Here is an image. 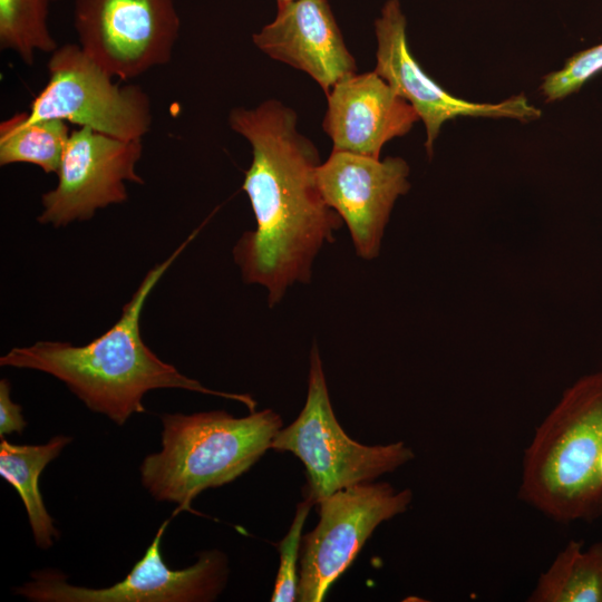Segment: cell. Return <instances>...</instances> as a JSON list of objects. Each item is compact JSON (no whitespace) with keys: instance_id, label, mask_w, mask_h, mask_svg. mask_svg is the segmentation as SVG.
<instances>
[{"instance_id":"20","label":"cell","mask_w":602,"mask_h":602,"mask_svg":"<svg viewBox=\"0 0 602 602\" xmlns=\"http://www.w3.org/2000/svg\"><path fill=\"white\" fill-rule=\"evenodd\" d=\"M602 71V42L579 51L565 65L543 78L541 93L547 103L577 91L588 80Z\"/></svg>"},{"instance_id":"5","label":"cell","mask_w":602,"mask_h":602,"mask_svg":"<svg viewBox=\"0 0 602 602\" xmlns=\"http://www.w3.org/2000/svg\"><path fill=\"white\" fill-rule=\"evenodd\" d=\"M271 449L290 452L302 462L307 497L315 504L334 492L392 473L415 457L402 441L368 446L344 433L331 406L317 344L310 352L305 404L295 420L276 434Z\"/></svg>"},{"instance_id":"18","label":"cell","mask_w":602,"mask_h":602,"mask_svg":"<svg viewBox=\"0 0 602 602\" xmlns=\"http://www.w3.org/2000/svg\"><path fill=\"white\" fill-rule=\"evenodd\" d=\"M51 0H0V47L32 66L36 51L52 52L57 42L48 26Z\"/></svg>"},{"instance_id":"1","label":"cell","mask_w":602,"mask_h":602,"mask_svg":"<svg viewBox=\"0 0 602 602\" xmlns=\"http://www.w3.org/2000/svg\"><path fill=\"white\" fill-rule=\"evenodd\" d=\"M229 124L249 140L252 163L242 188L249 196L255 230L233 249L247 284H260L272 308L295 282L308 283L314 258L334 240L342 219L323 200L314 144L297 130V114L278 100L255 108L236 107Z\"/></svg>"},{"instance_id":"3","label":"cell","mask_w":602,"mask_h":602,"mask_svg":"<svg viewBox=\"0 0 602 602\" xmlns=\"http://www.w3.org/2000/svg\"><path fill=\"white\" fill-rule=\"evenodd\" d=\"M602 371L562 395L524 454L520 496L554 521H593L602 514Z\"/></svg>"},{"instance_id":"8","label":"cell","mask_w":602,"mask_h":602,"mask_svg":"<svg viewBox=\"0 0 602 602\" xmlns=\"http://www.w3.org/2000/svg\"><path fill=\"white\" fill-rule=\"evenodd\" d=\"M74 27L90 59L129 80L172 59L181 19L175 0H75Z\"/></svg>"},{"instance_id":"9","label":"cell","mask_w":602,"mask_h":602,"mask_svg":"<svg viewBox=\"0 0 602 602\" xmlns=\"http://www.w3.org/2000/svg\"><path fill=\"white\" fill-rule=\"evenodd\" d=\"M158 528L143 557L128 575L109 588L90 589L67 583L58 571L43 570L14 592L35 602H210L225 588L226 555L219 551L198 553L197 561L183 570H172L161 554V540L168 525Z\"/></svg>"},{"instance_id":"17","label":"cell","mask_w":602,"mask_h":602,"mask_svg":"<svg viewBox=\"0 0 602 602\" xmlns=\"http://www.w3.org/2000/svg\"><path fill=\"white\" fill-rule=\"evenodd\" d=\"M70 133L61 119H29L17 113L0 124V165L28 163L57 173Z\"/></svg>"},{"instance_id":"21","label":"cell","mask_w":602,"mask_h":602,"mask_svg":"<svg viewBox=\"0 0 602 602\" xmlns=\"http://www.w3.org/2000/svg\"><path fill=\"white\" fill-rule=\"evenodd\" d=\"M27 423L20 405L10 398V383L7 379L0 381V436L11 433L21 434Z\"/></svg>"},{"instance_id":"13","label":"cell","mask_w":602,"mask_h":602,"mask_svg":"<svg viewBox=\"0 0 602 602\" xmlns=\"http://www.w3.org/2000/svg\"><path fill=\"white\" fill-rule=\"evenodd\" d=\"M252 39L269 57L311 76L326 95L357 69L328 0L278 3L275 19Z\"/></svg>"},{"instance_id":"10","label":"cell","mask_w":602,"mask_h":602,"mask_svg":"<svg viewBox=\"0 0 602 602\" xmlns=\"http://www.w3.org/2000/svg\"><path fill=\"white\" fill-rule=\"evenodd\" d=\"M142 139L124 140L80 127L70 133L55 188L41 196V224L55 227L90 220L97 210L127 200L125 182L144 184L135 167Z\"/></svg>"},{"instance_id":"7","label":"cell","mask_w":602,"mask_h":602,"mask_svg":"<svg viewBox=\"0 0 602 602\" xmlns=\"http://www.w3.org/2000/svg\"><path fill=\"white\" fill-rule=\"evenodd\" d=\"M410 489L360 483L320 499L319 522L302 537L298 601L320 602L373 531L408 509Z\"/></svg>"},{"instance_id":"4","label":"cell","mask_w":602,"mask_h":602,"mask_svg":"<svg viewBox=\"0 0 602 602\" xmlns=\"http://www.w3.org/2000/svg\"><path fill=\"white\" fill-rule=\"evenodd\" d=\"M162 449L140 465L143 486L156 501L191 511L194 498L207 488L231 483L247 472L282 428L272 409L234 417L224 410L162 416Z\"/></svg>"},{"instance_id":"23","label":"cell","mask_w":602,"mask_h":602,"mask_svg":"<svg viewBox=\"0 0 602 602\" xmlns=\"http://www.w3.org/2000/svg\"><path fill=\"white\" fill-rule=\"evenodd\" d=\"M278 3H283V2H288V1H291V0H276Z\"/></svg>"},{"instance_id":"15","label":"cell","mask_w":602,"mask_h":602,"mask_svg":"<svg viewBox=\"0 0 602 602\" xmlns=\"http://www.w3.org/2000/svg\"><path fill=\"white\" fill-rule=\"evenodd\" d=\"M71 440L70 436L58 435L43 445H16L1 437L0 475L20 495L36 545L43 550L59 537V531L43 504L39 476Z\"/></svg>"},{"instance_id":"16","label":"cell","mask_w":602,"mask_h":602,"mask_svg":"<svg viewBox=\"0 0 602 602\" xmlns=\"http://www.w3.org/2000/svg\"><path fill=\"white\" fill-rule=\"evenodd\" d=\"M532 602H602V543L571 541L542 573Z\"/></svg>"},{"instance_id":"11","label":"cell","mask_w":602,"mask_h":602,"mask_svg":"<svg viewBox=\"0 0 602 602\" xmlns=\"http://www.w3.org/2000/svg\"><path fill=\"white\" fill-rule=\"evenodd\" d=\"M407 21L399 0H387L375 21L377 64L375 71L406 99L426 128L429 157L444 123L459 116L511 118L521 123L538 119L542 110L524 95L501 103H473L446 91L426 74L408 46Z\"/></svg>"},{"instance_id":"14","label":"cell","mask_w":602,"mask_h":602,"mask_svg":"<svg viewBox=\"0 0 602 602\" xmlns=\"http://www.w3.org/2000/svg\"><path fill=\"white\" fill-rule=\"evenodd\" d=\"M327 99L322 127L334 151L379 158L387 142L406 135L419 119L375 70L339 80Z\"/></svg>"},{"instance_id":"2","label":"cell","mask_w":602,"mask_h":602,"mask_svg":"<svg viewBox=\"0 0 602 602\" xmlns=\"http://www.w3.org/2000/svg\"><path fill=\"white\" fill-rule=\"evenodd\" d=\"M196 231L140 281L119 319L105 333L84 346L38 341L14 347L0 358L2 367L39 370L62 381L91 411L124 425L135 412H144L143 397L159 388H179L232 399L250 412L256 401L249 395L216 391L181 373L161 360L144 342L140 315L154 287L173 264Z\"/></svg>"},{"instance_id":"6","label":"cell","mask_w":602,"mask_h":602,"mask_svg":"<svg viewBox=\"0 0 602 602\" xmlns=\"http://www.w3.org/2000/svg\"><path fill=\"white\" fill-rule=\"evenodd\" d=\"M48 82L35 97L29 119H61L124 139H142L152 125L148 95L137 85L119 86L79 45L51 52Z\"/></svg>"},{"instance_id":"19","label":"cell","mask_w":602,"mask_h":602,"mask_svg":"<svg viewBox=\"0 0 602 602\" xmlns=\"http://www.w3.org/2000/svg\"><path fill=\"white\" fill-rule=\"evenodd\" d=\"M315 503L305 498L297 505L295 514L285 536L279 542L280 563L271 595L272 602H293L298 599V560L305 520Z\"/></svg>"},{"instance_id":"22","label":"cell","mask_w":602,"mask_h":602,"mask_svg":"<svg viewBox=\"0 0 602 602\" xmlns=\"http://www.w3.org/2000/svg\"><path fill=\"white\" fill-rule=\"evenodd\" d=\"M599 468H600V475L602 477V454H601V457H600Z\"/></svg>"},{"instance_id":"12","label":"cell","mask_w":602,"mask_h":602,"mask_svg":"<svg viewBox=\"0 0 602 602\" xmlns=\"http://www.w3.org/2000/svg\"><path fill=\"white\" fill-rule=\"evenodd\" d=\"M408 176L401 157L380 161L334 149L318 167L320 193L347 224L360 258L378 256L395 202L410 188Z\"/></svg>"}]
</instances>
